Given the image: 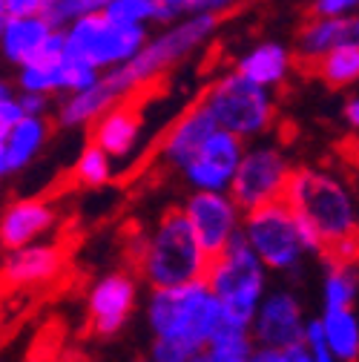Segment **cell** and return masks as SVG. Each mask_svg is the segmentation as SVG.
I'll list each match as a JSON object with an SVG mask.
<instances>
[{"label": "cell", "instance_id": "cell-1", "mask_svg": "<svg viewBox=\"0 0 359 362\" xmlns=\"http://www.w3.org/2000/svg\"><path fill=\"white\" fill-rule=\"evenodd\" d=\"M282 204L322 242V256L345 242H356V199L351 185L339 175L319 167L290 170Z\"/></svg>", "mask_w": 359, "mask_h": 362}, {"label": "cell", "instance_id": "cell-2", "mask_svg": "<svg viewBox=\"0 0 359 362\" xmlns=\"http://www.w3.org/2000/svg\"><path fill=\"white\" fill-rule=\"evenodd\" d=\"M218 23H221L218 15H193V18H184L161 29L158 35H150L141 52L129 64L101 75V86L107 89V95L115 104L124 98H136L139 89H144L147 83L170 72L175 64L190 58L199 47H204L216 35Z\"/></svg>", "mask_w": 359, "mask_h": 362}, {"label": "cell", "instance_id": "cell-3", "mask_svg": "<svg viewBox=\"0 0 359 362\" xmlns=\"http://www.w3.org/2000/svg\"><path fill=\"white\" fill-rule=\"evenodd\" d=\"M139 274L153 291L204 282L210 259L201 253L182 207L167 210L139 247Z\"/></svg>", "mask_w": 359, "mask_h": 362}, {"label": "cell", "instance_id": "cell-4", "mask_svg": "<svg viewBox=\"0 0 359 362\" xmlns=\"http://www.w3.org/2000/svg\"><path fill=\"white\" fill-rule=\"evenodd\" d=\"M204 285L221 308V328L250 334L256 308L267 293V270L245 245L242 233L210 259Z\"/></svg>", "mask_w": 359, "mask_h": 362}, {"label": "cell", "instance_id": "cell-5", "mask_svg": "<svg viewBox=\"0 0 359 362\" xmlns=\"http://www.w3.org/2000/svg\"><path fill=\"white\" fill-rule=\"evenodd\" d=\"M147 325L153 339H175L201 351L221 328V308L204 282L153 291L147 299Z\"/></svg>", "mask_w": 359, "mask_h": 362}, {"label": "cell", "instance_id": "cell-6", "mask_svg": "<svg viewBox=\"0 0 359 362\" xmlns=\"http://www.w3.org/2000/svg\"><path fill=\"white\" fill-rule=\"evenodd\" d=\"M199 107L210 115L216 129L233 135V139H239L242 144L264 135L276 121L273 93H267V89L245 81L236 72H228L218 81H213L204 89Z\"/></svg>", "mask_w": 359, "mask_h": 362}, {"label": "cell", "instance_id": "cell-7", "mask_svg": "<svg viewBox=\"0 0 359 362\" xmlns=\"http://www.w3.org/2000/svg\"><path fill=\"white\" fill-rule=\"evenodd\" d=\"M147 37L150 29L144 26H124L110 21L104 12H95L64 29V55L66 61H75L104 75L129 64L141 52Z\"/></svg>", "mask_w": 359, "mask_h": 362}, {"label": "cell", "instance_id": "cell-8", "mask_svg": "<svg viewBox=\"0 0 359 362\" xmlns=\"http://www.w3.org/2000/svg\"><path fill=\"white\" fill-rule=\"evenodd\" d=\"M242 239L253 250V256L261 262L264 270L290 274L305 259V247H302V239L296 230V218L282 202L245 213L242 216Z\"/></svg>", "mask_w": 359, "mask_h": 362}, {"label": "cell", "instance_id": "cell-9", "mask_svg": "<svg viewBox=\"0 0 359 362\" xmlns=\"http://www.w3.org/2000/svg\"><path fill=\"white\" fill-rule=\"evenodd\" d=\"M290 170L293 167H290L288 156L276 144H253V147L245 144V153L236 167L228 196L236 202V207L242 213L282 202Z\"/></svg>", "mask_w": 359, "mask_h": 362}, {"label": "cell", "instance_id": "cell-10", "mask_svg": "<svg viewBox=\"0 0 359 362\" xmlns=\"http://www.w3.org/2000/svg\"><path fill=\"white\" fill-rule=\"evenodd\" d=\"M190 230L207 259H216L242 233V210L228 193H193L182 207Z\"/></svg>", "mask_w": 359, "mask_h": 362}, {"label": "cell", "instance_id": "cell-11", "mask_svg": "<svg viewBox=\"0 0 359 362\" xmlns=\"http://www.w3.org/2000/svg\"><path fill=\"white\" fill-rule=\"evenodd\" d=\"M242 153L245 144L239 139L216 129L199 147V153L182 167V175L193 187V193H228L233 185L236 167L242 161Z\"/></svg>", "mask_w": 359, "mask_h": 362}, {"label": "cell", "instance_id": "cell-12", "mask_svg": "<svg viewBox=\"0 0 359 362\" xmlns=\"http://www.w3.org/2000/svg\"><path fill=\"white\" fill-rule=\"evenodd\" d=\"M305 313L299 299L290 291H271L256 308V316L250 322V339L256 348H273L285 351L293 345H302L305 334Z\"/></svg>", "mask_w": 359, "mask_h": 362}, {"label": "cell", "instance_id": "cell-13", "mask_svg": "<svg viewBox=\"0 0 359 362\" xmlns=\"http://www.w3.org/2000/svg\"><path fill=\"white\" fill-rule=\"evenodd\" d=\"M136 302H139V285L124 270L98 279L93 291H89V328L98 337L118 334L132 316V310H136Z\"/></svg>", "mask_w": 359, "mask_h": 362}, {"label": "cell", "instance_id": "cell-14", "mask_svg": "<svg viewBox=\"0 0 359 362\" xmlns=\"http://www.w3.org/2000/svg\"><path fill=\"white\" fill-rule=\"evenodd\" d=\"M61 270H64V250L52 242H35L6 253L4 267H0V279L12 291H26L52 282Z\"/></svg>", "mask_w": 359, "mask_h": 362}, {"label": "cell", "instance_id": "cell-15", "mask_svg": "<svg viewBox=\"0 0 359 362\" xmlns=\"http://www.w3.org/2000/svg\"><path fill=\"white\" fill-rule=\"evenodd\" d=\"M141 104L136 98H124L118 104H112L98 121L89 124L93 129V141L110 161L115 158H129L132 150L139 147V139H141Z\"/></svg>", "mask_w": 359, "mask_h": 362}, {"label": "cell", "instance_id": "cell-16", "mask_svg": "<svg viewBox=\"0 0 359 362\" xmlns=\"http://www.w3.org/2000/svg\"><path fill=\"white\" fill-rule=\"evenodd\" d=\"M55 207L47 199H18L0 216V245L6 250L35 245L55 228Z\"/></svg>", "mask_w": 359, "mask_h": 362}, {"label": "cell", "instance_id": "cell-17", "mask_svg": "<svg viewBox=\"0 0 359 362\" xmlns=\"http://www.w3.org/2000/svg\"><path fill=\"white\" fill-rule=\"evenodd\" d=\"M213 132H216V124L210 121V115L199 104H193L167 127L164 139L158 144V158L172 170H182Z\"/></svg>", "mask_w": 359, "mask_h": 362}, {"label": "cell", "instance_id": "cell-18", "mask_svg": "<svg viewBox=\"0 0 359 362\" xmlns=\"http://www.w3.org/2000/svg\"><path fill=\"white\" fill-rule=\"evenodd\" d=\"M342 47H359V21L353 18H339V21H325V18H310L299 35H296V55L302 64L317 66L325 55Z\"/></svg>", "mask_w": 359, "mask_h": 362}, {"label": "cell", "instance_id": "cell-19", "mask_svg": "<svg viewBox=\"0 0 359 362\" xmlns=\"http://www.w3.org/2000/svg\"><path fill=\"white\" fill-rule=\"evenodd\" d=\"M290 69H293V55H290V49L285 47V43H279V40H261V43H256L253 49H247L236 61L233 72L271 93L273 86L285 83Z\"/></svg>", "mask_w": 359, "mask_h": 362}, {"label": "cell", "instance_id": "cell-20", "mask_svg": "<svg viewBox=\"0 0 359 362\" xmlns=\"http://www.w3.org/2000/svg\"><path fill=\"white\" fill-rule=\"evenodd\" d=\"M52 29L40 18H9L4 32H0V52L9 64H29L37 58L40 47L47 43Z\"/></svg>", "mask_w": 359, "mask_h": 362}, {"label": "cell", "instance_id": "cell-21", "mask_svg": "<svg viewBox=\"0 0 359 362\" xmlns=\"http://www.w3.org/2000/svg\"><path fill=\"white\" fill-rule=\"evenodd\" d=\"M49 139V121L47 118H23L4 135V161L6 173L23 170Z\"/></svg>", "mask_w": 359, "mask_h": 362}, {"label": "cell", "instance_id": "cell-22", "mask_svg": "<svg viewBox=\"0 0 359 362\" xmlns=\"http://www.w3.org/2000/svg\"><path fill=\"white\" fill-rule=\"evenodd\" d=\"M319 328L328 351L336 362L359 359V316L356 310H325L319 316Z\"/></svg>", "mask_w": 359, "mask_h": 362}, {"label": "cell", "instance_id": "cell-23", "mask_svg": "<svg viewBox=\"0 0 359 362\" xmlns=\"http://www.w3.org/2000/svg\"><path fill=\"white\" fill-rule=\"evenodd\" d=\"M115 101L107 95V89L101 86V78L95 86L83 89V93H75V95H66L58 107V124L61 127H69V129H78V127H89L93 121H98Z\"/></svg>", "mask_w": 359, "mask_h": 362}, {"label": "cell", "instance_id": "cell-24", "mask_svg": "<svg viewBox=\"0 0 359 362\" xmlns=\"http://www.w3.org/2000/svg\"><path fill=\"white\" fill-rule=\"evenodd\" d=\"M253 339L245 331L218 328V334L190 359V362H247L253 354Z\"/></svg>", "mask_w": 359, "mask_h": 362}, {"label": "cell", "instance_id": "cell-25", "mask_svg": "<svg viewBox=\"0 0 359 362\" xmlns=\"http://www.w3.org/2000/svg\"><path fill=\"white\" fill-rule=\"evenodd\" d=\"M325 282H322V296H325V310H353L356 302V264H339V262H325Z\"/></svg>", "mask_w": 359, "mask_h": 362}, {"label": "cell", "instance_id": "cell-26", "mask_svg": "<svg viewBox=\"0 0 359 362\" xmlns=\"http://www.w3.org/2000/svg\"><path fill=\"white\" fill-rule=\"evenodd\" d=\"M317 75L342 89V86H353L356 78H359V47H342V49H334L331 55H325L319 64H317Z\"/></svg>", "mask_w": 359, "mask_h": 362}, {"label": "cell", "instance_id": "cell-27", "mask_svg": "<svg viewBox=\"0 0 359 362\" xmlns=\"http://www.w3.org/2000/svg\"><path fill=\"white\" fill-rule=\"evenodd\" d=\"M95 12H101L98 0H43L40 21L52 32H64L75 21H81L86 15H95Z\"/></svg>", "mask_w": 359, "mask_h": 362}, {"label": "cell", "instance_id": "cell-28", "mask_svg": "<svg viewBox=\"0 0 359 362\" xmlns=\"http://www.w3.org/2000/svg\"><path fill=\"white\" fill-rule=\"evenodd\" d=\"M72 178L81 187H104L112 181V161L95 144H86L72 167Z\"/></svg>", "mask_w": 359, "mask_h": 362}, {"label": "cell", "instance_id": "cell-29", "mask_svg": "<svg viewBox=\"0 0 359 362\" xmlns=\"http://www.w3.org/2000/svg\"><path fill=\"white\" fill-rule=\"evenodd\" d=\"M155 6L158 0H104L101 12L124 26H150L155 23Z\"/></svg>", "mask_w": 359, "mask_h": 362}, {"label": "cell", "instance_id": "cell-30", "mask_svg": "<svg viewBox=\"0 0 359 362\" xmlns=\"http://www.w3.org/2000/svg\"><path fill=\"white\" fill-rule=\"evenodd\" d=\"M199 354V348L175 339H153L150 345V362H190Z\"/></svg>", "mask_w": 359, "mask_h": 362}, {"label": "cell", "instance_id": "cell-31", "mask_svg": "<svg viewBox=\"0 0 359 362\" xmlns=\"http://www.w3.org/2000/svg\"><path fill=\"white\" fill-rule=\"evenodd\" d=\"M302 348L307 351L310 362H336V359H334V354H331V351H328V345H325V337H322L319 320H307V322H305Z\"/></svg>", "mask_w": 359, "mask_h": 362}, {"label": "cell", "instance_id": "cell-32", "mask_svg": "<svg viewBox=\"0 0 359 362\" xmlns=\"http://www.w3.org/2000/svg\"><path fill=\"white\" fill-rule=\"evenodd\" d=\"M359 9L356 0H317L310 6V18H325V21H339V18H353Z\"/></svg>", "mask_w": 359, "mask_h": 362}, {"label": "cell", "instance_id": "cell-33", "mask_svg": "<svg viewBox=\"0 0 359 362\" xmlns=\"http://www.w3.org/2000/svg\"><path fill=\"white\" fill-rule=\"evenodd\" d=\"M18 104H20L23 118H47V112H49V98H47V95L20 93V95H18Z\"/></svg>", "mask_w": 359, "mask_h": 362}, {"label": "cell", "instance_id": "cell-34", "mask_svg": "<svg viewBox=\"0 0 359 362\" xmlns=\"http://www.w3.org/2000/svg\"><path fill=\"white\" fill-rule=\"evenodd\" d=\"M43 0H4L6 18H40Z\"/></svg>", "mask_w": 359, "mask_h": 362}, {"label": "cell", "instance_id": "cell-35", "mask_svg": "<svg viewBox=\"0 0 359 362\" xmlns=\"http://www.w3.org/2000/svg\"><path fill=\"white\" fill-rule=\"evenodd\" d=\"M342 115H345V121H348L351 129L359 127V98H356V95H348V101H345V107H342Z\"/></svg>", "mask_w": 359, "mask_h": 362}, {"label": "cell", "instance_id": "cell-36", "mask_svg": "<svg viewBox=\"0 0 359 362\" xmlns=\"http://www.w3.org/2000/svg\"><path fill=\"white\" fill-rule=\"evenodd\" d=\"M282 362H310V356H307V351L302 345H293V348L282 351Z\"/></svg>", "mask_w": 359, "mask_h": 362}, {"label": "cell", "instance_id": "cell-37", "mask_svg": "<svg viewBox=\"0 0 359 362\" xmlns=\"http://www.w3.org/2000/svg\"><path fill=\"white\" fill-rule=\"evenodd\" d=\"M4 135H6V132L0 129V178L9 175V173H6V161H4Z\"/></svg>", "mask_w": 359, "mask_h": 362}, {"label": "cell", "instance_id": "cell-38", "mask_svg": "<svg viewBox=\"0 0 359 362\" xmlns=\"http://www.w3.org/2000/svg\"><path fill=\"white\" fill-rule=\"evenodd\" d=\"M6 12H4V0H0V32H4V26H6Z\"/></svg>", "mask_w": 359, "mask_h": 362}]
</instances>
